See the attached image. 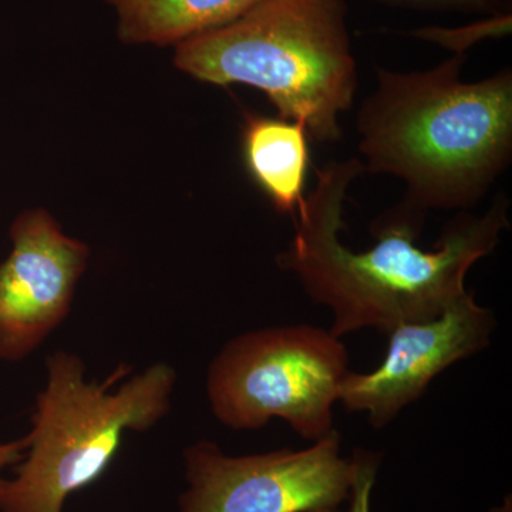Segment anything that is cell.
I'll use <instances>...</instances> for the list:
<instances>
[{
    "label": "cell",
    "instance_id": "obj_1",
    "mask_svg": "<svg viewBox=\"0 0 512 512\" xmlns=\"http://www.w3.org/2000/svg\"><path fill=\"white\" fill-rule=\"evenodd\" d=\"M365 173L356 158L318 168L315 188L293 220L295 235L276 258L312 302L329 309V330L340 339L363 329L387 336L404 323L439 318L468 292V272L510 229V200L500 194L484 214L458 212L434 248L421 249L424 222L397 204L370 225L376 244L355 251L340 232L349 187Z\"/></svg>",
    "mask_w": 512,
    "mask_h": 512
},
{
    "label": "cell",
    "instance_id": "obj_2",
    "mask_svg": "<svg viewBox=\"0 0 512 512\" xmlns=\"http://www.w3.org/2000/svg\"><path fill=\"white\" fill-rule=\"evenodd\" d=\"M466 55L424 72L377 67L375 93L357 113L365 170L406 184L399 204L426 221L431 210L468 211L512 158V70L467 83Z\"/></svg>",
    "mask_w": 512,
    "mask_h": 512
},
{
    "label": "cell",
    "instance_id": "obj_3",
    "mask_svg": "<svg viewBox=\"0 0 512 512\" xmlns=\"http://www.w3.org/2000/svg\"><path fill=\"white\" fill-rule=\"evenodd\" d=\"M345 13L342 0H258L228 25L175 46L174 63L201 82L254 87L281 119L335 143L357 90Z\"/></svg>",
    "mask_w": 512,
    "mask_h": 512
},
{
    "label": "cell",
    "instance_id": "obj_4",
    "mask_svg": "<svg viewBox=\"0 0 512 512\" xmlns=\"http://www.w3.org/2000/svg\"><path fill=\"white\" fill-rule=\"evenodd\" d=\"M46 389L39 393L26 460L0 487V512H63L67 497L89 487L109 468L128 430L146 431L170 410L174 369L147 367L119 392L87 383L76 355L47 357Z\"/></svg>",
    "mask_w": 512,
    "mask_h": 512
},
{
    "label": "cell",
    "instance_id": "obj_5",
    "mask_svg": "<svg viewBox=\"0 0 512 512\" xmlns=\"http://www.w3.org/2000/svg\"><path fill=\"white\" fill-rule=\"evenodd\" d=\"M349 352L329 329L272 326L242 333L222 346L207 373L212 413L229 429L258 430L284 420L302 439L335 429Z\"/></svg>",
    "mask_w": 512,
    "mask_h": 512
},
{
    "label": "cell",
    "instance_id": "obj_6",
    "mask_svg": "<svg viewBox=\"0 0 512 512\" xmlns=\"http://www.w3.org/2000/svg\"><path fill=\"white\" fill-rule=\"evenodd\" d=\"M187 490L180 512H311L348 501L352 461L340 436L302 450L228 456L214 441H198L184 453Z\"/></svg>",
    "mask_w": 512,
    "mask_h": 512
},
{
    "label": "cell",
    "instance_id": "obj_7",
    "mask_svg": "<svg viewBox=\"0 0 512 512\" xmlns=\"http://www.w3.org/2000/svg\"><path fill=\"white\" fill-rule=\"evenodd\" d=\"M495 328L494 312L464 293L439 318L392 330L383 362L370 373L350 370L339 403L348 412L365 413L373 429H384L444 370L487 349Z\"/></svg>",
    "mask_w": 512,
    "mask_h": 512
},
{
    "label": "cell",
    "instance_id": "obj_8",
    "mask_svg": "<svg viewBox=\"0 0 512 512\" xmlns=\"http://www.w3.org/2000/svg\"><path fill=\"white\" fill-rule=\"evenodd\" d=\"M10 241L0 264L2 362L25 359L66 319L90 258V248L40 208L13 221Z\"/></svg>",
    "mask_w": 512,
    "mask_h": 512
},
{
    "label": "cell",
    "instance_id": "obj_9",
    "mask_svg": "<svg viewBox=\"0 0 512 512\" xmlns=\"http://www.w3.org/2000/svg\"><path fill=\"white\" fill-rule=\"evenodd\" d=\"M308 128L301 121L245 116L242 131L245 164L275 210L295 220L305 202L308 175Z\"/></svg>",
    "mask_w": 512,
    "mask_h": 512
},
{
    "label": "cell",
    "instance_id": "obj_10",
    "mask_svg": "<svg viewBox=\"0 0 512 512\" xmlns=\"http://www.w3.org/2000/svg\"><path fill=\"white\" fill-rule=\"evenodd\" d=\"M128 45H180L244 15L258 0H107Z\"/></svg>",
    "mask_w": 512,
    "mask_h": 512
},
{
    "label": "cell",
    "instance_id": "obj_11",
    "mask_svg": "<svg viewBox=\"0 0 512 512\" xmlns=\"http://www.w3.org/2000/svg\"><path fill=\"white\" fill-rule=\"evenodd\" d=\"M510 26L511 16L501 15L464 29H426L414 33V35L439 43V45L453 50L454 55H466L468 47L473 46L478 40L505 35V32L510 30Z\"/></svg>",
    "mask_w": 512,
    "mask_h": 512
},
{
    "label": "cell",
    "instance_id": "obj_12",
    "mask_svg": "<svg viewBox=\"0 0 512 512\" xmlns=\"http://www.w3.org/2000/svg\"><path fill=\"white\" fill-rule=\"evenodd\" d=\"M382 458V454L365 450V448H356L353 451L350 457L352 483H350L348 512H370V497H372Z\"/></svg>",
    "mask_w": 512,
    "mask_h": 512
},
{
    "label": "cell",
    "instance_id": "obj_13",
    "mask_svg": "<svg viewBox=\"0 0 512 512\" xmlns=\"http://www.w3.org/2000/svg\"><path fill=\"white\" fill-rule=\"evenodd\" d=\"M29 437L10 441V443H0V487H2L5 478H2L3 470L10 466L20 463L23 460V454L28 451Z\"/></svg>",
    "mask_w": 512,
    "mask_h": 512
},
{
    "label": "cell",
    "instance_id": "obj_14",
    "mask_svg": "<svg viewBox=\"0 0 512 512\" xmlns=\"http://www.w3.org/2000/svg\"><path fill=\"white\" fill-rule=\"evenodd\" d=\"M403 2L420 3V5L429 6H448V8L494 10L507 2V0H403Z\"/></svg>",
    "mask_w": 512,
    "mask_h": 512
},
{
    "label": "cell",
    "instance_id": "obj_15",
    "mask_svg": "<svg viewBox=\"0 0 512 512\" xmlns=\"http://www.w3.org/2000/svg\"><path fill=\"white\" fill-rule=\"evenodd\" d=\"M490 512H512V498L511 495H507L504 498L503 503L498 505V507H494Z\"/></svg>",
    "mask_w": 512,
    "mask_h": 512
},
{
    "label": "cell",
    "instance_id": "obj_16",
    "mask_svg": "<svg viewBox=\"0 0 512 512\" xmlns=\"http://www.w3.org/2000/svg\"><path fill=\"white\" fill-rule=\"evenodd\" d=\"M311 512H343L340 511L339 508H320V510H315Z\"/></svg>",
    "mask_w": 512,
    "mask_h": 512
}]
</instances>
